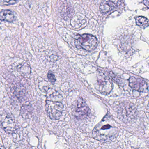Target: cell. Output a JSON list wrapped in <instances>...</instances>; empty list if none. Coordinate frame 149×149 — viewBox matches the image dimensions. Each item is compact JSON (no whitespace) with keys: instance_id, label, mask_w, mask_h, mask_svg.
<instances>
[{"instance_id":"cell-6","label":"cell","mask_w":149,"mask_h":149,"mask_svg":"<svg viewBox=\"0 0 149 149\" xmlns=\"http://www.w3.org/2000/svg\"><path fill=\"white\" fill-rule=\"evenodd\" d=\"M0 123L8 133H13L15 130V120L11 114L4 113L0 115Z\"/></svg>"},{"instance_id":"cell-7","label":"cell","mask_w":149,"mask_h":149,"mask_svg":"<svg viewBox=\"0 0 149 149\" xmlns=\"http://www.w3.org/2000/svg\"><path fill=\"white\" fill-rule=\"evenodd\" d=\"M91 113L90 109L81 98L77 101V106L75 109V116L79 120L86 119L88 117Z\"/></svg>"},{"instance_id":"cell-4","label":"cell","mask_w":149,"mask_h":149,"mask_svg":"<svg viewBox=\"0 0 149 149\" xmlns=\"http://www.w3.org/2000/svg\"><path fill=\"white\" fill-rule=\"evenodd\" d=\"M98 90L101 93L108 95L112 90L113 84L111 80L103 73H98L97 75Z\"/></svg>"},{"instance_id":"cell-9","label":"cell","mask_w":149,"mask_h":149,"mask_svg":"<svg viewBox=\"0 0 149 149\" xmlns=\"http://www.w3.org/2000/svg\"><path fill=\"white\" fill-rule=\"evenodd\" d=\"M14 13L10 10H3L0 11V20L11 22L14 19Z\"/></svg>"},{"instance_id":"cell-10","label":"cell","mask_w":149,"mask_h":149,"mask_svg":"<svg viewBox=\"0 0 149 149\" xmlns=\"http://www.w3.org/2000/svg\"><path fill=\"white\" fill-rule=\"evenodd\" d=\"M116 7L115 3L110 1H104L100 4V9L102 13H106L114 9Z\"/></svg>"},{"instance_id":"cell-2","label":"cell","mask_w":149,"mask_h":149,"mask_svg":"<svg viewBox=\"0 0 149 149\" xmlns=\"http://www.w3.org/2000/svg\"><path fill=\"white\" fill-rule=\"evenodd\" d=\"M45 108L47 114L50 119L56 120L61 118L62 114L63 105L61 102L47 100Z\"/></svg>"},{"instance_id":"cell-3","label":"cell","mask_w":149,"mask_h":149,"mask_svg":"<svg viewBox=\"0 0 149 149\" xmlns=\"http://www.w3.org/2000/svg\"><path fill=\"white\" fill-rule=\"evenodd\" d=\"M75 40L77 45L87 51H92L97 46V39L91 35L85 34L77 35L76 36Z\"/></svg>"},{"instance_id":"cell-5","label":"cell","mask_w":149,"mask_h":149,"mask_svg":"<svg viewBox=\"0 0 149 149\" xmlns=\"http://www.w3.org/2000/svg\"><path fill=\"white\" fill-rule=\"evenodd\" d=\"M118 113L119 118H121L122 120L130 121L135 117L136 109L132 104L124 103L121 104Z\"/></svg>"},{"instance_id":"cell-13","label":"cell","mask_w":149,"mask_h":149,"mask_svg":"<svg viewBox=\"0 0 149 149\" xmlns=\"http://www.w3.org/2000/svg\"><path fill=\"white\" fill-rule=\"evenodd\" d=\"M47 77L48 79L49 80V81H50L51 83H52V84H54L55 83L56 81V79L53 73L49 72V73L48 74Z\"/></svg>"},{"instance_id":"cell-12","label":"cell","mask_w":149,"mask_h":149,"mask_svg":"<svg viewBox=\"0 0 149 149\" xmlns=\"http://www.w3.org/2000/svg\"><path fill=\"white\" fill-rule=\"evenodd\" d=\"M19 1H0V4L1 5H7V6H9V5H15V4H17Z\"/></svg>"},{"instance_id":"cell-8","label":"cell","mask_w":149,"mask_h":149,"mask_svg":"<svg viewBox=\"0 0 149 149\" xmlns=\"http://www.w3.org/2000/svg\"><path fill=\"white\" fill-rule=\"evenodd\" d=\"M129 85L134 90L137 91H147L148 85L146 82L141 78L135 77H131L129 79Z\"/></svg>"},{"instance_id":"cell-11","label":"cell","mask_w":149,"mask_h":149,"mask_svg":"<svg viewBox=\"0 0 149 149\" xmlns=\"http://www.w3.org/2000/svg\"><path fill=\"white\" fill-rule=\"evenodd\" d=\"M136 21L137 25L139 26H142L143 25H148V19L143 16H138L136 18Z\"/></svg>"},{"instance_id":"cell-1","label":"cell","mask_w":149,"mask_h":149,"mask_svg":"<svg viewBox=\"0 0 149 149\" xmlns=\"http://www.w3.org/2000/svg\"><path fill=\"white\" fill-rule=\"evenodd\" d=\"M118 132V128L111 125L104 118L93 130L92 136L101 142H109L117 136Z\"/></svg>"},{"instance_id":"cell-14","label":"cell","mask_w":149,"mask_h":149,"mask_svg":"<svg viewBox=\"0 0 149 149\" xmlns=\"http://www.w3.org/2000/svg\"><path fill=\"white\" fill-rule=\"evenodd\" d=\"M0 149H5V147L1 145L0 144Z\"/></svg>"}]
</instances>
